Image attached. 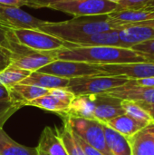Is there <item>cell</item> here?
<instances>
[{
    "label": "cell",
    "mask_w": 154,
    "mask_h": 155,
    "mask_svg": "<svg viewBox=\"0 0 154 155\" xmlns=\"http://www.w3.org/2000/svg\"><path fill=\"white\" fill-rule=\"evenodd\" d=\"M31 1H33L35 4H37L40 6V8H44V7H46L48 5L53 4V3L64 2V1H72V0H31Z\"/></svg>",
    "instance_id": "35"
},
{
    "label": "cell",
    "mask_w": 154,
    "mask_h": 155,
    "mask_svg": "<svg viewBox=\"0 0 154 155\" xmlns=\"http://www.w3.org/2000/svg\"><path fill=\"white\" fill-rule=\"evenodd\" d=\"M72 46L89 47V46H118L122 47L119 38V30H111L102 33L76 38L71 42H65V48Z\"/></svg>",
    "instance_id": "14"
},
{
    "label": "cell",
    "mask_w": 154,
    "mask_h": 155,
    "mask_svg": "<svg viewBox=\"0 0 154 155\" xmlns=\"http://www.w3.org/2000/svg\"><path fill=\"white\" fill-rule=\"evenodd\" d=\"M127 139L132 155H154V122Z\"/></svg>",
    "instance_id": "15"
},
{
    "label": "cell",
    "mask_w": 154,
    "mask_h": 155,
    "mask_svg": "<svg viewBox=\"0 0 154 155\" xmlns=\"http://www.w3.org/2000/svg\"><path fill=\"white\" fill-rule=\"evenodd\" d=\"M37 155H48V154H46L45 153H44V152H42V151H39V150L37 149Z\"/></svg>",
    "instance_id": "38"
},
{
    "label": "cell",
    "mask_w": 154,
    "mask_h": 155,
    "mask_svg": "<svg viewBox=\"0 0 154 155\" xmlns=\"http://www.w3.org/2000/svg\"><path fill=\"white\" fill-rule=\"evenodd\" d=\"M125 25L111 20L108 15L79 16L62 22L44 21L40 31L61 39L64 42H71L74 39L91 35L97 33L121 30Z\"/></svg>",
    "instance_id": "2"
},
{
    "label": "cell",
    "mask_w": 154,
    "mask_h": 155,
    "mask_svg": "<svg viewBox=\"0 0 154 155\" xmlns=\"http://www.w3.org/2000/svg\"><path fill=\"white\" fill-rule=\"evenodd\" d=\"M152 0H121L117 5V10L123 9H130V10H137L147 6V5Z\"/></svg>",
    "instance_id": "30"
},
{
    "label": "cell",
    "mask_w": 154,
    "mask_h": 155,
    "mask_svg": "<svg viewBox=\"0 0 154 155\" xmlns=\"http://www.w3.org/2000/svg\"><path fill=\"white\" fill-rule=\"evenodd\" d=\"M69 80L66 78L58 77L53 74H48L40 72H32L29 76L19 84L34 85L47 90L55 88H66L69 84Z\"/></svg>",
    "instance_id": "19"
},
{
    "label": "cell",
    "mask_w": 154,
    "mask_h": 155,
    "mask_svg": "<svg viewBox=\"0 0 154 155\" xmlns=\"http://www.w3.org/2000/svg\"><path fill=\"white\" fill-rule=\"evenodd\" d=\"M103 74L123 76L129 80L154 77V62L97 64Z\"/></svg>",
    "instance_id": "9"
},
{
    "label": "cell",
    "mask_w": 154,
    "mask_h": 155,
    "mask_svg": "<svg viewBox=\"0 0 154 155\" xmlns=\"http://www.w3.org/2000/svg\"><path fill=\"white\" fill-rule=\"evenodd\" d=\"M147 6H154V0H152L148 5H147ZM146 7V6H145Z\"/></svg>",
    "instance_id": "39"
},
{
    "label": "cell",
    "mask_w": 154,
    "mask_h": 155,
    "mask_svg": "<svg viewBox=\"0 0 154 155\" xmlns=\"http://www.w3.org/2000/svg\"><path fill=\"white\" fill-rule=\"evenodd\" d=\"M20 108L21 106L10 101H0V128H3L5 122Z\"/></svg>",
    "instance_id": "28"
},
{
    "label": "cell",
    "mask_w": 154,
    "mask_h": 155,
    "mask_svg": "<svg viewBox=\"0 0 154 155\" xmlns=\"http://www.w3.org/2000/svg\"><path fill=\"white\" fill-rule=\"evenodd\" d=\"M105 141L112 155H132V149L128 139L121 134L115 132L106 124H103Z\"/></svg>",
    "instance_id": "21"
},
{
    "label": "cell",
    "mask_w": 154,
    "mask_h": 155,
    "mask_svg": "<svg viewBox=\"0 0 154 155\" xmlns=\"http://www.w3.org/2000/svg\"><path fill=\"white\" fill-rule=\"evenodd\" d=\"M10 55V52L0 47V72H2L5 67H7L11 64Z\"/></svg>",
    "instance_id": "33"
},
{
    "label": "cell",
    "mask_w": 154,
    "mask_h": 155,
    "mask_svg": "<svg viewBox=\"0 0 154 155\" xmlns=\"http://www.w3.org/2000/svg\"><path fill=\"white\" fill-rule=\"evenodd\" d=\"M104 94L121 100L133 101L136 103L154 104V87H141L135 85L132 80L118 88H115Z\"/></svg>",
    "instance_id": "11"
},
{
    "label": "cell",
    "mask_w": 154,
    "mask_h": 155,
    "mask_svg": "<svg viewBox=\"0 0 154 155\" xmlns=\"http://www.w3.org/2000/svg\"><path fill=\"white\" fill-rule=\"evenodd\" d=\"M16 45L17 43L13 36L12 29L0 23V47L7 50L11 54Z\"/></svg>",
    "instance_id": "27"
},
{
    "label": "cell",
    "mask_w": 154,
    "mask_h": 155,
    "mask_svg": "<svg viewBox=\"0 0 154 155\" xmlns=\"http://www.w3.org/2000/svg\"><path fill=\"white\" fill-rule=\"evenodd\" d=\"M0 23L10 29H36L40 30L44 20L38 19L21 8L0 5Z\"/></svg>",
    "instance_id": "10"
},
{
    "label": "cell",
    "mask_w": 154,
    "mask_h": 155,
    "mask_svg": "<svg viewBox=\"0 0 154 155\" xmlns=\"http://www.w3.org/2000/svg\"><path fill=\"white\" fill-rule=\"evenodd\" d=\"M56 60L76 61L93 64H116L152 62L131 48L118 46H72L54 51Z\"/></svg>",
    "instance_id": "1"
},
{
    "label": "cell",
    "mask_w": 154,
    "mask_h": 155,
    "mask_svg": "<svg viewBox=\"0 0 154 155\" xmlns=\"http://www.w3.org/2000/svg\"><path fill=\"white\" fill-rule=\"evenodd\" d=\"M108 1H110V2H113V3H115V4H118L121 0H108Z\"/></svg>",
    "instance_id": "40"
},
{
    "label": "cell",
    "mask_w": 154,
    "mask_h": 155,
    "mask_svg": "<svg viewBox=\"0 0 154 155\" xmlns=\"http://www.w3.org/2000/svg\"><path fill=\"white\" fill-rule=\"evenodd\" d=\"M95 104H96V94L74 96V98L73 99L70 104L68 113L64 115H73V116L93 120V110Z\"/></svg>",
    "instance_id": "20"
},
{
    "label": "cell",
    "mask_w": 154,
    "mask_h": 155,
    "mask_svg": "<svg viewBox=\"0 0 154 155\" xmlns=\"http://www.w3.org/2000/svg\"><path fill=\"white\" fill-rule=\"evenodd\" d=\"M36 148L48 155H68L60 137L58 128L45 127L42 132Z\"/></svg>",
    "instance_id": "17"
},
{
    "label": "cell",
    "mask_w": 154,
    "mask_h": 155,
    "mask_svg": "<svg viewBox=\"0 0 154 155\" xmlns=\"http://www.w3.org/2000/svg\"><path fill=\"white\" fill-rule=\"evenodd\" d=\"M28 105L38 107L49 112H54L59 114L61 116L66 114L70 108V104L59 100L57 97L51 94L49 92L46 94L31 101Z\"/></svg>",
    "instance_id": "22"
},
{
    "label": "cell",
    "mask_w": 154,
    "mask_h": 155,
    "mask_svg": "<svg viewBox=\"0 0 154 155\" xmlns=\"http://www.w3.org/2000/svg\"><path fill=\"white\" fill-rule=\"evenodd\" d=\"M121 104L124 110V113L131 117L148 123L153 122L151 115L136 102L133 101H121Z\"/></svg>",
    "instance_id": "26"
},
{
    "label": "cell",
    "mask_w": 154,
    "mask_h": 155,
    "mask_svg": "<svg viewBox=\"0 0 154 155\" xmlns=\"http://www.w3.org/2000/svg\"><path fill=\"white\" fill-rule=\"evenodd\" d=\"M9 101L19 106L28 105V104L48 93L49 90L34 85L16 84L9 89Z\"/></svg>",
    "instance_id": "16"
},
{
    "label": "cell",
    "mask_w": 154,
    "mask_h": 155,
    "mask_svg": "<svg viewBox=\"0 0 154 155\" xmlns=\"http://www.w3.org/2000/svg\"><path fill=\"white\" fill-rule=\"evenodd\" d=\"M37 72L53 74L66 79L103 74L97 64L66 60H55L40 68Z\"/></svg>",
    "instance_id": "7"
},
{
    "label": "cell",
    "mask_w": 154,
    "mask_h": 155,
    "mask_svg": "<svg viewBox=\"0 0 154 155\" xmlns=\"http://www.w3.org/2000/svg\"><path fill=\"white\" fill-rule=\"evenodd\" d=\"M32 72L21 69L10 64L2 72H0V84L5 86L7 89L13 85L21 83L27 76L30 75Z\"/></svg>",
    "instance_id": "24"
},
{
    "label": "cell",
    "mask_w": 154,
    "mask_h": 155,
    "mask_svg": "<svg viewBox=\"0 0 154 155\" xmlns=\"http://www.w3.org/2000/svg\"><path fill=\"white\" fill-rule=\"evenodd\" d=\"M60 137L68 155H85L83 148L77 142L75 135L66 121H64V127L59 131Z\"/></svg>",
    "instance_id": "25"
},
{
    "label": "cell",
    "mask_w": 154,
    "mask_h": 155,
    "mask_svg": "<svg viewBox=\"0 0 154 155\" xmlns=\"http://www.w3.org/2000/svg\"><path fill=\"white\" fill-rule=\"evenodd\" d=\"M0 101H9V90L0 84Z\"/></svg>",
    "instance_id": "36"
},
{
    "label": "cell",
    "mask_w": 154,
    "mask_h": 155,
    "mask_svg": "<svg viewBox=\"0 0 154 155\" xmlns=\"http://www.w3.org/2000/svg\"><path fill=\"white\" fill-rule=\"evenodd\" d=\"M131 49L143 54L151 61L154 62V39L133 45Z\"/></svg>",
    "instance_id": "29"
},
{
    "label": "cell",
    "mask_w": 154,
    "mask_h": 155,
    "mask_svg": "<svg viewBox=\"0 0 154 155\" xmlns=\"http://www.w3.org/2000/svg\"><path fill=\"white\" fill-rule=\"evenodd\" d=\"M132 82L141 87H154V77H149V78H142V79H136L132 80Z\"/></svg>",
    "instance_id": "34"
},
{
    "label": "cell",
    "mask_w": 154,
    "mask_h": 155,
    "mask_svg": "<svg viewBox=\"0 0 154 155\" xmlns=\"http://www.w3.org/2000/svg\"><path fill=\"white\" fill-rule=\"evenodd\" d=\"M121 45L123 48H132L133 45L154 39V28L147 25H125L119 30Z\"/></svg>",
    "instance_id": "12"
},
{
    "label": "cell",
    "mask_w": 154,
    "mask_h": 155,
    "mask_svg": "<svg viewBox=\"0 0 154 155\" xmlns=\"http://www.w3.org/2000/svg\"><path fill=\"white\" fill-rule=\"evenodd\" d=\"M13 36L17 44L39 52H54L65 48V42L36 29H12Z\"/></svg>",
    "instance_id": "6"
},
{
    "label": "cell",
    "mask_w": 154,
    "mask_h": 155,
    "mask_svg": "<svg viewBox=\"0 0 154 155\" xmlns=\"http://www.w3.org/2000/svg\"><path fill=\"white\" fill-rule=\"evenodd\" d=\"M46 7L79 17L106 15L116 11L118 5L108 0H72L53 3Z\"/></svg>",
    "instance_id": "5"
},
{
    "label": "cell",
    "mask_w": 154,
    "mask_h": 155,
    "mask_svg": "<svg viewBox=\"0 0 154 155\" xmlns=\"http://www.w3.org/2000/svg\"><path fill=\"white\" fill-rule=\"evenodd\" d=\"M152 117V121L154 122V104H142V103H138Z\"/></svg>",
    "instance_id": "37"
},
{
    "label": "cell",
    "mask_w": 154,
    "mask_h": 155,
    "mask_svg": "<svg viewBox=\"0 0 154 155\" xmlns=\"http://www.w3.org/2000/svg\"><path fill=\"white\" fill-rule=\"evenodd\" d=\"M0 5L11 7L20 8L21 6H28L32 8H40V6L31 0H0Z\"/></svg>",
    "instance_id": "31"
},
{
    "label": "cell",
    "mask_w": 154,
    "mask_h": 155,
    "mask_svg": "<svg viewBox=\"0 0 154 155\" xmlns=\"http://www.w3.org/2000/svg\"><path fill=\"white\" fill-rule=\"evenodd\" d=\"M125 114L121 100L110 97L104 94H96V104L93 110V120L105 124L106 122Z\"/></svg>",
    "instance_id": "13"
},
{
    "label": "cell",
    "mask_w": 154,
    "mask_h": 155,
    "mask_svg": "<svg viewBox=\"0 0 154 155\" xmlns=\"http://www.w3.org/2000/svg\"><path fill=\"white\" fill-rule=\"evenodd\" d=\"M128 82L129 79L123 76L106 74L88 75L70 79L66 89L74 96L102 94L123 86Z\"/></svg>",
    "instance_id": "3"
},
{
    "label": "cell",
    "mask_w": 154,
    "mask_h": 155,
    "mask_svg": "<svg viewBox=\"0 0 154 155\" xmlns=\"http://www.w3.org/2000/svg\"><path fill=\"white\" fill-rule=\"evenodd\" d=\"M63 118L64 121H66L69 124L73 132L86 143L104 155H112L106 144L102 123L96 120H90L73 115H64Z\"/></svg>",
    "instance_id": "4"
},
{
    "label": "cell",
    "mask_w": 154,
    "mask_h": 155,
    "mask_svg": "<svg viewBox=\"0 0 154 155\" xmlns=\"http://www.w3.org/2000/svg\"><path fill=\"white\" fill-rule=\"evenodd\" d=\"M11 64L16 67L30 72L40 68L56 60L54 52H39L24 47L17 44L10 55Z\"/></svg>",
    "instance_id": "8"
},
{
    "label": "cell",
    "mask_w": 154,
    "mask_h": 155,
    "mask_svg": "<svg viewBox=\"0 0 154 155\" xmlns=\"http://www.w3.org/2000/svg\"><path fill=\"white\" fill-rule=\"evenodd\" d=\"M150 123L148 122L139 121L126 114H123L106 122L104 124H106L108 127L112 128L115 132L121 134L122 135L125 136L126 138H129L146 127Z\"/></svg>",
    "instance_id": "18"
},
{
    "label": "cell",
    "mask_w": 154,
    "mask_h": 155,
    "mask_svg": "<svg viewBox=\"0 0 154 155\" xmlns=\"http://www.w3.org/2000/svg\"><path fill=\"white\" fill-rule=\"evenodd\" d=\"M74 135H75V138H76L77 142L79 143V144H80L81 147L83 148V150H84L85 155H104L103 153H102L100 151H98V150L93 148L92 146H90L88 143H86L82 138H80V137H79L78 135H76L75 134H74Z\"/></svg>",
    "instance_id": "32"
},
{
    "label": "cell",
    "mask_w": 154,
    "mask_h": 155,
    "mask_svg": "<svg viewBox=\"0 0 154 155\" xmlns=\"http://www.w3.org/2000/svg\"><path fill=\"white\" fill-rule=\"evenodd\" d=\"M0 155H37V148H29L15 143L0 128Z\"/></svg>",
    "instance_id": "23"
}]
</instances>
